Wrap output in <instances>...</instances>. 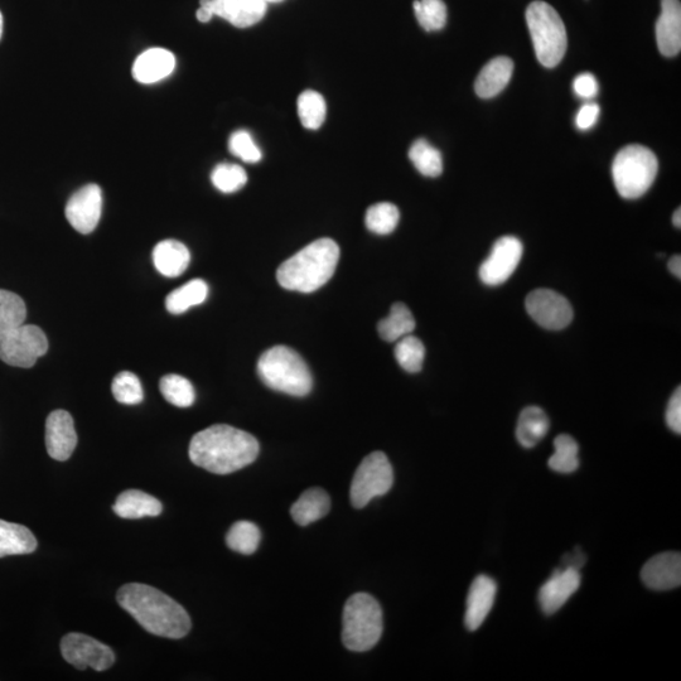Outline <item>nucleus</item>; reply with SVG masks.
Returning <instances> with one entry per match:
<instances>
[{
    "label": "nucleus",
    "mask_w": 681,
    "mask_h": 681,
    "mask_svg": "<svg viewBox=\"0 0 681 681\" xmlns=\"http://www.w3.org/2000/svg\"><path fill=\"white\" fill-rule=\"evenodd\" d=\"M259 442L250 433L216 424L195 434L190 444L193 465L215 475L243 470L258 458Z\"/></svg>",
    "instance_id": "obj_1"
},
{
    "label": "nucleus",
    "mask_w": 681,
    "mask_h": 681,
    "mask_svg": "<svg viewBox=\"0 0 681 681\" xmlns=\"http://www.w3.org/2000/svg\"><path fill=\"white\" fill-rule=\"evenodd\" d=\"M117 600L149 634L177 640L191 630V618L185 608L157 588L142 583L125 584L119 589Z\"/></svg>",
    "instance_id": "obj_2"
},
{
    "label": "nucleus",
    "mask_w": 681,
    "mask_h": 681,
    "mask_svg": "<svg viewBox=\"0 0 681 681\" xmlns=\"http://www.w3.org/2000/svg\"><path fill=\"white\" fill-rule=\"evenodd\" d=\"M340 248L332 239L313 241L280 265L279 286L288 291L312 293L325 286L336 272Z\"/></svg>",
    "instance_id": "obj_3"
},
{
    "label": "nucleus",
    "mask_w": 681,
    "mask_h": 681,
    "mask_svg": "<svg viewBox=\"0 0 681 681\" xmlns=\"http://www.w3.org/2000/svg\"><path fill=\"white\" fill-rule=\"evenodd\" d=\"M258 374L268 388L292 396L311 393L313 379L306 361L287 346L265 351L258 362Z\"/></svg>",
    "instance_id": "obj_4"
},
{
    "label": "nucleus",
    "mask_w": 681,
    "mask_h": 681,
    "mask_svg": "<svg viewBox=\"0 0 681 681\" xmlns=\"http://www.w3.org/2000/svg\"><path fill=\"white\" fill-rule=\"evenodd\" d=\"M526 22L540 64L549 69L558 66L568 46L567 30L558 12L550 4L536 0L526 9Z\"/></svg>",
    "instance_id": "obj_5"
},
{
    "label": "nucleus",
    "mask_w": 681,
    "mask_h": 681,
    "mask_svg": "<svg viewBox=\"0 0 681 681\" xmlns=\"http://www.w3.org/2000/svg\"><path fill=\"white\" fill-rule=\"evenodd\" d=\"M342 622V641L354 652L373 649L383 635V611L379 602L367 593H356L349 598Z\"/></svg>",
    "instance_id": "obj_6"
},
{
    "label": "nucleus",
    "mask_w": 681,
    "mask_h": 681,
    "mask_svg": "<svg viewBox=\"0 0 681 681\" xmlns=\"http://www.w3.org/2000/svg\"><path fill=\"white\" fill-rule=\"evenodd\" d=\"M659 162L651 149L632 144L618 152L612 166L613 182L620 196L635 200L650 190Z\"/></svg>",
    "instance_id": "obj_7"
},
{
    "label": "nucleus",
    "mask_w": 681,
    "mask_h": 681,
    "mask_svg": "<svg viewBox=\"0 0 681 681\" xmlns=\"http://www.w3.org/2000/svg\"><path fill=\"white\" fill-rule=\"evenodd\" d=\"M394 484V471L383 452L369 454L360 463L351 482L350 499L356 509H362L375 497L388 494Z\"/></svg>",
    "instance_id": "obj_8"
},
{
    "label": "nucleus",
    "mask_w": 681,
    "mask_h": 681,
    "mask_svg": "<svg viewBox=\"0 0 681 681\" xmlns=\"http://www.w3.org/2000/svg\"><path fill=\"white\" fill-rule=\"evenodd\" d=\"M47 351V337L40 327L23 323L0 333V360L8 365L30 369Z\"/></svg>",
    "instance_id": "obj_9"
},
{
    "label": "nucleus",
    "mask_w": 681,
    "mask_h": 681,
    "mask_svg": "<svg viewBox=\"0 0 681 681\" xmlns=\"http://www.w3.org/2000/svg\"><path fill=\"white\" fill-rule=\"evenodd\" d=\"M61 652L67 663L79 670L105 671L115 663L114 651L109 646L84 634L66 635L61 641Z\"/></svg>",
    "instance_id": "obj_10"
},
{
    "label": "nucleus",
    "mask_w": 681,
    "mask_h": 681,
    "mask_svg": "<svg viewBox=\"0 0 681 681\" xmlns=\"http://www.w3.org/2000/svg\"><path fill=\"white\" fill-rule=\"evenodd\" d=\"M526 311L539 326L559 331L571 325L573 308L568 299L552 289H536L525 301Z\"/></svg>",
    "instance_id": "obj_11"
},
{
    "label": "nucleus",
    "mask_w": 681,
    "mask_h": 681,
    "mask_svg": "<svg viewBox=\"0 0 681 681\" xmlns=\"http://www.w3.org/2000/svg\"><path fill=\"white\" fill-rule=\"evenodd\" d=\"M523 253V243L515 236H504L497 240L489 257L481 265L482 282L491 287L505 283L518 268Z\"/></svg>",
    "instance_id": "obj_12"
},
{
    "label": "nucleus",
    "mask_w": 681,
    "mask_h": 681,
    "mask_svg": "<svg viewBox=\"0 0 681 681\" xmlns=\"http://www.w3.org/2000/svg\"><path fill=\"white\" fill-rule=\"evenodd\" d=\"M103 210V193L100 187L88 185L71 196L65 214L70 225L80 234H90L98 226Z\"/></svg>",
    "instance_id": "obj_13"
},
{
    "label": "nucleus",
    "mask_w": 681,
    "mask_h": 681,
    "mask_svg": "<svg viewBox=\"0 0 681 681\" xmlns=\"http://www.w3.org/2000/svg\"><path fill=\"white\" fill-rule=\"evenodd\" d=\"M46 447L53 460H69L77 446L74 419L66 410H55L48 415L46 422Z\"/></svg>",
    "instance_id": "obj_14"
},
{
    "label": "nucleus",
    "mask_w": 681,
    "mask_h": 681,
    "mask_svg": "<svg viewBox=\"0 0 681 681\" xmlns=\"http://www.w3.org/2000/svg\"><path fill=\"white\" fill-rule=\"evenodd\" d=\"M581 581L579 569L567 567L563 571L555 572L554 576L540 588L539 603L544 613L553 615L558 612L578 591Z\"/></svg>",
    "instance_id": "obj_15"
},
{
    "label": "nucleus",
    "mask_w": 681,
    "mask_h": 681,
    "mask_svg": "<svg viewBox=\"0 0 681 681\" xmlns=\"http://www.w3.org/2000/svg\"><path fill=\"white\" fill-rule=\"evenodd\" d=\"M642 582L654 591H670L681 583V557L679 553H661L651 558L641 572Z\"/></svg>",
    "instance_id": "obj_16"
},
{
    "label": "nucleus",
    "mask_w": 681,
    "mask_h": 681,
    "mask_svg": "<svg viewBox=\"0 0 681 681\" xmlns=\"http://www.w3.org/2000/svg\"><path fill=\"white\" fill-rule=\"evenodd\" d=\"M497 586L494 579L489 576H478L472 582L467 597L465 623L470 631L480 629L487 616L494 607Z\"/></svg>",
    "instance_id": "obj_17"
},
{
    "label": "nucleus",
    "mask_w": 681,
    "mask_h": 681,
    "mask_svg": "<svg viewBox=\"0 0 681 681\" xmlns=\"http://www.w3.org/2000/svg\"><path fill=\"white\" fill-rule=\"evenodd\" d=\"M656 41L661 55L674 57L681 50L680 0H661V14L656 22Z\"/></svg>",
    "instance_id": "obj_18"
},
{
    "label": "nucleus",
    "mask_w": 681,
    "mask_h": 681,
    "mask_svg": "<svg viewBox=\"0 0 681 681\" xmlns=\"http://www.w3.org/2000/svg\"><path fill=\"white\" fill-rule=\"evenodd\" d=\"M210 8L234 27L248 28L262 21L268 6L259 0H210Z\"/></svg>",
    "instance_id": "obj_19"
},
{
    "label": "nucleus",
    "mask_w": 681,
    "mask_h": 681,
    "mask_svg": "<svg viewBox=\"0 0 681 681\" xmlns=\"http://www.w3.org/2000/svg\"><path fill=\"white\" fill-rule=\"evenodd\" d=\"M175 67L176 59L172 52L164 48H152L135 60L133 77L140 84H154L171 75Z\"/></svg>",
    "instance_id": "obj_20"
},
{
    "label": "nucleus",
    "mask_w": 681,
    "mask_h": 681,
    "mask_svg": "<svg viewBox=\"0 0 681 681\" xmlns=\"http://www.w3.org/2000/svg\"><path fill=\"white\" fill-rule=\"evenodd\" d=\"M514 72V62L509 57L500 56L484 66L478 75L475 90L482 99L499 95L509 85Z\"/></svg>",
    "instance_id": "obj_21"
},
{
    "label": "nucleus",
    "mask_w": 681,
    "mask_h": 681,
    "mask_svg": "<svg viewBox=\"0 0 681 681\" xmlns=\"http://www.w3.org/2000/svg\"><path fill=\"white\" fill-rule=\"evenodd\" d=\"M190 262V250L177 240L161 241L153 250L154 267L167 278L180 277Z\"/></svg>",
    "instance_id": "obj_22"
},
{
    "label": "nucleus",
    "mask_w": 681,
    "mask_h": 681,
    "mask_svg": "<svg viewBox=\"0 0 681 681\" xmlns=\"http://www.w3.org/2000/svg\"><path fill=\"white\" fill-rule=\"evenodd\" d=\"M113 510L119 518L133 520L161 515L163 506L161 501L146 492L128 490L119 495Z\"/></svg>",
    "instance_id": "obj_23"
},
{
    "label": "nucleus",
    "mask_w": 681,
    "mask_h": 681,
    "mask_svg": "<svg viewBox=\"0 0 681 681\" xmlns=\"http://www.w3.org/2000/svg\"><path fill=\"white\" fill-rule=\"evenodd\" d=\"M331 509V500L322 489H309L294 502L291 515L298 525L307 526L325 518Z\"/></svg>",
    "instance_id": "obj_24"
},
{
    "label": "nucleus",
    "mask_w": 681,
    "mask_h": 681,
    "mask_svg": "<svg viewBox=\"0 0 681 681\" xmlns=\"http://www.w3.org/2000/svg\"><path fill=\"white\" fill-rule=\"evenodd\" d=\"M36 549L37 540L30 529L0 520V558L31 554Z\"/></svg>",
    "instance_id": "obj_25"
},
{
    "label": "nucleus",
    "mask_w": 681,
    "mask_h": 681,
    "mask_svg": "<svg viewBox=\"0 0 681 681\" xmlns=\"http://www.w3.org/2000/svg\"><path fill=\"white\" fill-rule=\"evenodd\" d=\"M549 425L548 415L542 408H525L519 417L516 437H518L521 446L533 448L547 436Z\"/></svg>",
    "instance_id": "obj_26"
},
{
    "label": "nucleus",
    "mask_w": 681,
    "mask_h": 681,
    "mask_svg": "<svg viewBox=\"0 0 681 681\" xmlns=\"http://www.w3.org/2000/svg\"><path fill=\"white\" fill-rule=\"evenodd\" d=\"M209 296V286L202 279H193L177 288L166 298V307L172 315H181L188 309L200 306Z\"/></svg>",
    "instance_id": "obj_27"
},
{
    "label": "nucleus",
    "mask_w": 681,
    "mask_h": 681,
    "mask_svg": "<svg viewBox=\"0 0 681 681\" xmlns=\"http://www.w3.org/2000/svg\"><path fill=\"white\" fill-rule=\"evenodd\" d=\"M415 330V320L410 309L404 303H395L389 316L378 325L379 335L386 342L399 341Z\"/></svg>",
    "instance_id": "obj_28"
},
{
    "label": "nucleus",
    "mask_w": 681,
    "mask_h": 681,
    "mask_svg": "<svg viewBox=\"0 0 681 681\" xmlns=\"http://www.w3.org/2000/svg\"><path fill=\"white\" fill-rule=\"evenodd\" d=\"M410 161L423 176L438 177L443 172L441 152L425 139H418L409 151Z\"/></svg>",
    "instance_id": "obj_29"
},
{
    "label": "nucleus",
    "mask_w": 681,
    "mask_h": 681,
    "mask_svg": "<svg viewBox=\"0 0 681 681\" xmlns=\"http://www.w3.org/2000/svg\"><path fill=\"white\" fill-rule=\"evenodd\" d=\"M262 534L257 525L250 521H238L226 535V544L236 553L251 555L257 552Z\"/></svg>",
    "instance_id": "obj_30"
},
{
    "label": "nucleus",
    "mask_w": 681,
    "mask_h": 681,
    "mask_svg": "<svg viewBox=\"0 0 681 681\" xmlns=\"http://www.w3.org/2000/svg\"><path fill=\"white\" fill-rule=\"evenodd\" d=\"M326 101L321 94L313 90L304 91L298 98L299 120L304 128L317 130L326 119Z\"/></svg>",
    "instance_id": "obj_31"
},
{
    "label": "nucleus",
    "mask_w": 681,
    "mask_h": 681,
    "mask_svg": "<svg viewBox=\"0 0 681 681\" xmlns=\"http://www.w3.org/2000/svg\"><path fill=\"white\" fill-rule=\"evenodd\" d=\"M161 393L168 403L178 408H188L195 403V388L190 380L181 375L171 374L164 376L159 384Z\"/></svg>",
    "instance_id": "obj_32"
},
{
    "label": "nucleus",
    "mask_w": 681,
    "mask_h": 681,
    "mask_svg": "<svg viewBox=\"0 0 681 681\" xmlns=\"http://www.w3.org/2000/svg\"><path fill=\"white\" fill-rule=\"evenodd\" d=\"M555 452L549 460V467L559 473H572L578 470V443L568 434H560L554 441Z\"/></svg>",
    "instance_id": "obj_33"
},
{
    "label": "nucleus",
    "mask_w": 681,
    "mask_h": 681,
    "mask_svg": "<svg viewBox=\"0 0 681 681\" xmlns=\"http://www.w3.org/2000/svg\"><path fill=\"white\" fill-rule=\"evenodd\" d=\"M27 318L26 303L16 293L0 289V333L22 326Z\"/></svg>",
    "instance_id": "obj_34"
},
{
    "label": "nucleus",
    "mask_w": 681,
    "mask_h": 681,
    "mask_svg": "<svg viewBox=\"0 0 681 681\" xmlns=\"http://www.w3.org/2000/svg\"><path fill=\"white\" fill-rule=\"evenodd\" d=\"M400 214L398 207L389 202H381L369 207L366 212L365 224L371 233L388 235L398 226Z\"/></svg>",
    "instance_id": "obj_35"
},
{
    "label": "nucleus",
    "mask_w": 681,
    "mask_h": 681,
    "mask_svg": "<svg viewBox=\"0 0 681 681\" xmlns=\"http://www.w3.org/2000/svg\"><path fill=\"white\" fill-rule=\"evenodd\" d=\"M415 17L427 32L441 31L447 23V7L443 0H415Z\"/></svg>",
    "instance_id": "obj_36"
},
{
    "label": "nucleus",
    "mask_w": 681,
    "mask_h": 681,
    "mask_svg": "<svg viewBox=\"0 0 681 681\" xmlns=\"http://www.w3.org/2000/svg\"><path fill=\"white\" fill-rule=\"evenodd\" d=\"M395 359L408 373H419L422 370L425 347L418 337L408 335L400 338L395 346Z\"/></svg>",
    "instance_id": "obj_37"
},
{
    "label": "nucleus",
    "mask_w": 681,
    "mask_h": 681,
    "mask_svg": "<svg viewBox=\"0 0 681 681\" xmlns=\"http://www.w3.org/2000/svg\"><path fill=\"white\" fill-rule=\"evenodd\" d=\"M111 390L117 402L122 404L135 405L142 403L144 399L142 383L138 376L130 371H123L115 376Z\"/></svg>",
    "instance_id": "obj_38"
},
{
    "label": "nucleus",
    "mask_w": 681,
    "mask_h": 681,
    "mask_svg": "<svg viewBox=\"0 0 681 681\" xmlns=\"http://www.w3.org/2000/svg\"><path fill=\"white\" fill-rule=\"evenodd\" d=\"M211 181L217 190L224 193H234L241 190L248 182V175L243 167L236 164H219L211 175Z\"/></svg>",
    "instance_id": "obj_39"
},
{
    "label": "nucleus",
    "mask_w": 681,
    "mask_h": 681,
    "mask_svg": "<svg viewBox=\"0 0 681 681\" xmlns=\"http://www.w3.org/2000/svg\"><path fill=\"white\" fill-rule=\"evenodd\" d=\"M229 149L234 156L243 159L246 163H258L262 159V151L246 130H238L231 135Z\"/></svg>",
    "instance_id": "obj_40"
},
{
    "label": "nucleus",
    "mask_w": 681,
    "mask_h": 681,
    "mask_svg": "<svg viewBox=\"0 0 681 681\" xmlns=\"http://www.w3.org/2000/svg\"><path fill=\"white\" fill-rule=\"evenodd\" d=\"M666 423L674 433H681V389L675 390L666 409Z\"/></svg>",
    "instance_id": "obj_41"
},
{
    "label": "nucleus",
    "mask_w": 681,
    "mask_h": 681,
    "mask_svg": "<svg viewBox=\"0 0 681 681\" xmlns=\"http://www.w3.org/2000/svg\"><path fill=\"white\" fill-rule=\"evenodd\" d=\"M574 93L582 99H592L598 93V82L592 74H582L573 82Z\"/></svg>",
    "instance_id": "obj_42"
},
{
    "label": "nucleus",
    "mask_w": 681,
    "mask_h": 681,
    "mask_svg": "<svg viewBox=\"0 0 681 681\" xmlns=\"http://www.w3.org/2000/svg\"><path fill=\"white\" fill-rule=\"evenodd\" d=\"M600 106L593 103L584 104L577 114V127L581 130H588L597 123L600 117Z\"/></svg>",
    "instance_id": "obj_43"
},
{
    "label": "nucleus",
    "mask_w": 681,
    "mask_h": 681,
    "mask_svg": "<svg viewBox=\"0 0 681 681\" xmlns=\"http://www.w3.org/2000/svg\"><path fill=\"white\" fill-rule=\"evenodd\" d=\"M196 17L202 23L211 21L214 13H212L210 8V0H200V9L196 12Z\"/></svg>",
    "instance_id": "obj_44"
},
{
    "label": "nucleus",
    "mask_w": 681,
    "mask_h": 681,
    "mask_svg": "<svg viewBox=\"0 0 681 681\" xmlns=\"http://www.w3.org/2000/svg\"><path fill=\"white\" fill-rule=\"evenodd\" d=\"M670 272L675 275V277L681 278V258L680 255H675V257L670 259L669 262Z\"/></svg>",
    "instance_id": "obj_45"
},
{
    "label": "nucleus",
    "mask_w": 681,
    "mask_h": 681,
    "mask_svg": "<svg viewBox=\"0 0 681 681\" xmlns=\"http://www.w3.org/2000/svg\"><path fill=\"white\" fill-rule=\"evenodd\" d=\"M673 222H674V225L676 227H678V229H680V226H681V210L680 209H678L674 212Z\"/></svg>",
    "instance_id": "obj_46"
},
{
    "label": "nucleus",
    "mask_w": 681,
    "mask_h": 681,
    "mask_svg": "<svg viewBox=\"0 0 681 681\" xmlns=\"http://www.w3.org/2000/svg\"><path fill=\"white\" fill-rule=\"evenodd\" d=\"M259 2H262L264 4H267V6H269V4L283 2V0H259Z\"/></svg>",
    "instance_id": "obj_47"
},
{
    "label": "nucleus",
    "mask_w": 681,
    "mask_h": 681,
    "mask_svg": "<svg viewBox=\"0 0 681 681\" xmlns=\"http://www.w3.org/2000/svg\"><path fill=\"white\" fill-rule=\"evenodd\" d=\"M3 36V16L2 12H0V38Z\"/></svg>",
    "instance_id": "obj_48"
}]
</instances>
